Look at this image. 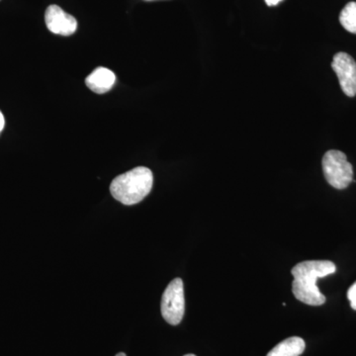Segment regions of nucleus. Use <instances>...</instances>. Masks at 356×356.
Listing matches in <instances>:
<instances>
[{"label":"nucleus","mask_w":356,"mask_h":356,"mask_svg":"<svg viewBox=\"0 0 356 356\" xmlns=\"http://www.w3.org/2000/svg\"><path fill=\"white\" fill-rule=\"evenodd\" d=\"M337 266L330 261H307L293 267L292 292L297 300L310 306L325 303V297L316 284L318 278L336 273Z\"/></svg>","instance_id":"obj_1"},{"label":"nucleus","mask_w":356,"mask_h":356,"mask_svg":"<svg viewBox=\"0 0 356 356\" xmlns=\"http://www.w3.org/2000/svg\"><path fill=\"white\" fill-rule=\"evenodd\" d=\"M154 184L149 168L139 166L115 178L110 191L117 201L124 205H135L149 195Z\"/></svg>","instance_id":"obj_2"},{"label":"nucleus","mask_w":356,"mask_h":356,"mask_svg":"<svg viewBox=\"0 0 356 356\" xmlns=\"http://www.w3.org/2000/svg\"><path fill=\"white\" fill-rule=\"evenodd\" d=\"M323 172L327 181L336 189H344L353 181V168L346 154L331 149L325 154Z\"/></svg>","instance_id":"obj_3"},{"label":"nucleus","mask_w":356,"mask_h":356,"mask_svg":"<svg viewBox=\"0 0 356 356\" xmlns=\"http://www.w3.org/2000/svg\"><path fill=\"white\" fill-rule=\"evenodd\" d=\"M161 311L165 322L177 325L184 318L185 299L184 281L175 278L166 287L161 298Z\"/></svg>","instance_id":"obj_4"},{"label":"nucleus","mask_w":356,"mask_h":356,"mask_svg":"<svg viewBox=\"0 0 356 356\" xmlns=\"http://www.w3.org/2000/svg\"><path fill=\"white\" fill-rule=\"evenodd\" d=\"M332 70L336 72L341 90L344 95L353 97L356 95V62L348 54L337 53L332 63Z\"/></svg>","instance_id":"obj_5"},{"label":"nucleus","mask_w":356,"mask_h":356,"mask_svg":"<svg viewBox=\"0 0 356 356\" xmlns=\"http://www.w3.org/2000/svg\"><path fill=\"white\" fill-rule=\"evenodd\" d=\"M44 21L48 29L54 34L70 36L77 29L76 18L65 13L58 6H50L47 8Z\"/></svg>","instance_id":"obj_6"},{"label":"nucleus","mask_w":356,"mask_h":356,"mask_svg":"<svg viewBox=\"0 0 356 356\" xmlns=\"http://www.w3.org/2000/svg\"><path fill=\"white\" fill-rule=\"evenodd\" d=\"M116 76L106 67H97L86 79V86L98 95L106 93L113 88Z\"/></svg>","instance_id":"obj_7"},{"label":"nucleus","mask_w":356,"mask_h":356,"mask_svg":"<svg viewBox=\"0 0 356 356\" xmlns=\"http://www.w3.org/2000/svg\"><path fill=\"white\" fill-rule=\"evenodd\" d=\"M305 348L303 339L292 337L278 343L266 356H300L304 353Z\"/></svg>","instance_id":"obj_8"},{"label":"nucleus","mask_w":356,"mask_h":356,"mask_svg":"<svg viewBox=\"0 0 356 356\" xmlns=\"http://www.w3.org/2000/svg\"><path fill=\"white\" fill-rule=\"evenodd\" d=\"M339 22L346 31L356 34V2L351 1L344 6L339 14Z\"/></svg>","instance_id":"obj_9"},{"label":"nucleus","mask_w":356,"mask_h":356,"mask_svg":"<svg viewBox=\"0 0 356 356\" xmlns=\"http://www.w3.org/2000/svg\"><path fill=\"white\" fill-rule=\"evenodd\" d=\"M348 298L350 300L351 308L356 311V282L348 289Z\"/></svg>","instance_id":"obj_10"},{"label":"nucleus","mask_w":356,"mask_h":356,"mask_svg":"<svg viewBox=\"0 0 356 356\" xmlns=\"http://www.w3.org/2000/svg\"><path fill=\"white\" fill-rule=\"evenodd\" d=\"M4 126H6V119H4L3 114L0 111V133L3 130Z\"/></svg>","instance_id":"obj_11"},{"label":"nucleus","mask_w":356,"mask_h":356,"mask_svg":"<svg viewBox=\"0 0 356 356\" xmlns=\"http://www.w3.org/2000/svg\"><path fill=\"white\" fill-rule=\"evenodd\" d=\"M281 1H282V0H266V4L268 6H277Z\"/></svg>","instance_id":"obj_12"},{"label":"nucleus","mask_w":356,"mask_h":356,"mask_svg":"<svg viewBox=\"0 0 356 356\" xmlns=\"http://www.w3.org/2000/svg\"><path fill=\"white\" fill-rule=\"evenodd\" d=\"M116 356H127L125 355V353H118V355H117Z\"/></svg>","instance_id":"obj_13"},{"label":"nucleus","mask_w":356,"mask_h":356,"mask_svg":"<svg viewBox=\"0 0 356 356\" xmlns=\"http://www.w3.org/2000/svg\"><path fill=\"white\" fill-rule=\"evenodd\" d=\"M184 356H196V355H184Z\"/></svg>","instance_id":"obj_14"}]
</instances>
